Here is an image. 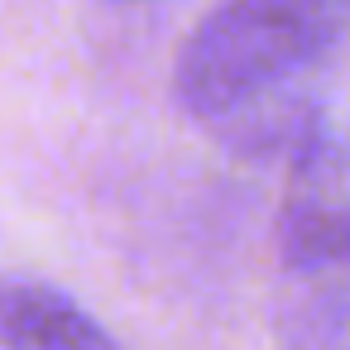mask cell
<instances>
[{
  "label": "cell",
  "mask_w": 350,
  "mask_h": 350,
  "mask_svg": "<svg viewBox=\"0 0 350 350\" xmlns=\"http://www.w3.org/2000/svg\"><path fill=\"white\" fill-rule=\"evenodd\" d=\"M345 350H350V340H345Z\"/></svg>",
  "instance_id": "obj_6"
},
{
  "label": "cell",
  "mask_w": 350,
  "mask_h": 350,
  "mask_svg": "<svg viewBox=\"0 0 350 350\" xmlns=\"http://www.w3.org/2000/svg\"><path fill=\"white\" fill-rule=\"evenodd\" d=\"M350 340V269L293 273L278 312V350H345Z\"/></svg>",
  "instance_id": "obj_4"
},
{
  "label": "cell",
  "mask_w": 350,
  "mask_h": 350,
  "mask_svg": "<svg viewBox=\"0 0 350 350\" xmlns=\"http://www.w3.org/2000/svg\"><path fill=\"white\" fill-rule=\"evenodd\" d=\"M116 5H139V0H116Z\"/></svg>",
  "instance_id": "obj_5"
},
{
  "label": "cell",
  "mask_w": 350,
  "mask_h": 350,
  "mask_svg": "<svg viewBox=\"0 0 350 350\" xmlns=\"http://www.w3.org/2000/svg\"><path fill=\"white\" fill-rule=\"evenodd\" d=\"M278 211V250L293 273L350 269V139L326 130L293 168Z\"/></svg>",
  "instance_id": "obj_2"
},
{
  "label": "cell",
  "mask_w": 350,
  "mask_h": 350,
  "mask_svg": "<svg viewBox=\"0 0 350 350\" xmlns=\"http://www.w3.org/2000/svg\"><path fill=\"white\" fill-rule=\"evenodd\" d=\"M350 34V0H216L192 25L173 63V92L187 116H226L293 92Z\"/></svg>",
  "instance_id": "obj_1"
},
{
  "label": "cell",
  "mask_w": 350,
  "mask_h": 350,
  "mask_svg": "<svg viewBox=\"0 0 350 350\" xmlns=\"http://www.w3.org/2000/svg\"><path fill=\"white\" fill-rule=\"evenodd\" d=\"M0 350H120V345L63 288L29 273H0Z\"/></svg>",
  "instance_id": "obj_3"
}]
</instances>
